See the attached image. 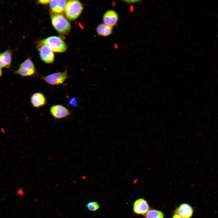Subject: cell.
Segmentation results:
<instances>
[{"label":"cell","mask_w":218,"mask_h":218,"mask_svg":"<svg viewBox=\"0 0 218 218\" xmlns=\"http://www.w3.org/2000/svg\"><path fill=\"white\" fill-rule=\"evenodd\" d=\"M177 213L183 218H190L193 213L192 208L186 203L181 204L177 210Z\"/></svg>","instance_id":"13"},{"label":"cell","mask_w":218,"mask_h":218,"mask_svg":"<svg viewBox=\"0 0 218 218\" xmlns=\"http://www.w3.org/2000/svg\"><path fill=\"white\" fill-rule=\"evenodd\" d=\"M38 48L40 58L46 63L51 64L54 60V51L47 45L41 44Z\"/></svg>","instance_id":"7"},{"label":"cell","mask_w":218,"mask_h":218,"mask_svg":"<svg viewBox=\"0 0 218 218\" xmlns=\"http://www.w3.org/2000/svg\"><path fill=\"white\" fill-rule=\"evenodd\" d=\"M96 30L98 35L106 37L111 34L112 27L104 23H102L97 26Z\"/></svg>","instance_id":"14"},{"label":"cell","mask_w":218,"mask_h":218,"mask_svg":"<svg viewBox=\"0 0 218 218\" xmlns=\"http://www.w3.org/2000/svg\"><path fill=\"white\" fill-rule=\"evenodd\" d=\"M36 71L34 64L29 58L22 63L14 73L22 77H30L35 75Z\"/></svg>","instance_id":"5"},{"label":"cell","mask_w":218,"mask_h":218,"mask_svg":"<svg viewBox=\"0 0 218 218\" xmlns=\"http://www.w3.org/2000/svg\"><path fill=\"white\" fill-rule=\"evenodd\" d=\"M83 9L82 4L78 0H72L67 1L65 9L66 16L70 20L77 19L80 15Z\"/></svg>","instance_id":"2"},{"label":"cell","mask_w":218,"mask_h":218,"mask_svg":"<svg viewBox=\"0 0 218 218\" xmlns=\"http://www.w3.org/2000/svg\"><path fill=\"white\" fill-rule=\"evenodd\" d=\"M17 193L19 196H22L24 194V192L23 189L21 188L18 190Z\"/></svg>","instance_id":"18"},{"label":"cell","mask_w":218,"mask_h":218,"mask_svg":"<svg viewBox=\"0 0 218 218\" xmlns=\"http://www.w3.org/2000/svg\"><path fill=\"white\" fill-rule=\"evenodd\" d=\"M47 99L42 92H37L33 94L30 98V102L32 106L39 108L44 106L46 104Z\"/></svg>","instance_id":"8"},{"label":"cell","mask_w":218,"mask_h":218,"mask_svg":"<svg viewBox=\"0 0 218 218\" xmlns=\"http://www.w3.org/2000/svg\"><path fill=\"white\" fill-rule=\"evenodd\" d=\"M12 58V52L7 49L0 53V68L10 69Z\"/></svg>","instance_id":"9"},{"label":"cell","mask_w":218,"mask_h":218,"mask_svg":"<svg viewBox=\"0 0 218 218\" xmlns=\"http://www.w3.org/2000/svg\"><path fill=\"white\" fill-rule=\"evenodd\" d=\"M149 209L147 202L143 199L136 200L133 205V210L135 213L138 214H143L147 212Z\"/></svg>","instance_id":"11"},{"label":"cell","mask_w":218,"mask_h":218,"mask_svg":"<svg viewBox=\"0 0 218 218\" xmlns=\"http://www.w3.org/2000/svg\"><path fill=\"white\" fill-rule=\"evenodd\" d=\"M68 78L67 71L63 72L52 73L46 76H42L41 79L49 85L55 86L63 84Z\"/></svg>","instance_id":"4"},{"label":"cell","mask_w":218,"mask_h":218,"mask_svg":"<svg viewBox=\"0 0 218 218\" xmlns=\"http://www.w3.org/2000/svg\"><path fill=\"white\" fill-rule=\"evenodd\" d=\"M86 207L88 210L94 211L97 210L99 208V205L97 202H92L87 204Z\"/></svg>","instance_id":"16"},{"label":"cell","mask_w":218,"mask_h":218,"mask_svg":"<svg viewBox=\"0 0 218 218\" xmlns=\"http://www.w3.org/2000/svg\"><path fill=\"white\" fill-rule=\"evenodd\" d=\"M146 218H164L163 213L156 210H150L147 213Z\"/></svg>","instance_id":"15"},{"label":"cell","mask_w":218,"mask_h":218,"mask_svg":"<svg viewBox=\"0 0 218 218\" xmlns=\"http://www.w3.org/2000/svg\"><path fill=\"white\" fill-rule=\"evenodd\" d=\"M118 19V14L113 10H109L106 12L103 18L104 23L111 27L116 25Z\"/></svg>","instance_id":"10"},{"label":"cell","mask_w":218,"mask_h":218,"mask_svg":"<svg viewBox=\"0 0 218 218\" xmlns=\"http://www.w3.org/2000/svg\"><path fill=\"white\" fill-rule=\"evenodd\" d=\"M52 25L59 33L62 34H67L71 29V25L67 19L60 14H53L51 17Z\"/></svg>","instance_id":"1"},{"label":"cell","mask_w":218,"mask_h":218,"mask_svg":"<svg viewBox=\"0 0 218 218\" xmlns=\"http://www.w3.org/2000/svg\"><path fill=\"white\" fill-rule=\"evenodd\" d=\"M2 69L0 68V78L1 77L2 75Z\"/></svg>","instance_id":"22"},{"label":"cell","mask_w":218,"mask_h":218,"mask_svg":"<svg viewBox=\"0 0 218 218\" xmlns=\"http://www.w3.org/2000/svg\"><path fill=\"white\" fill-rule=\"evenodd\" d=\"M217 37H218V33H217Z\"/></svg>","instance_id":"23"},{"label":"cell","mask_w":218,"mask_h":218,"mask_svg":"<svg viewBox=\"0 0 218 218\" xmlns=\"http://www.w3.org/2000/svg\"><path fill=\"white\" fill-rule=\"evenodd\" d=\"M41 44L49 47L53 51L57 52H63L65 51L67 46L62 39L58 36H51L43 39Z\"/></svg>","instance_id":"3"},{"label":"cell","mask_w":218,"mask_h":218,"mask_svg":"<svg viewBox=\"0 0 218 218\" xmlns=\"http://www.w3.org/2000/svg\"><path fill=\"white\" fill-rule=\"evenodd\" d=\"M126 2H128V3H139L140 2H141V1L140 0H131V1H126Z\"/></svg>","instance_id":"20"},{"label":"cell","mask_w":218,"mask_h":218,"mask_svg":"<svg viewBox=\"0 0 218 218\" xmlns=\"http://www.w3.org/2000/svg\"><path fill=\"white\" fill-rule=\"evenodd\" d=\"M67 2V1L64 0H50L49 6L53 12L60 14L64 11Z\"/></svg>","instance_id":"12"},{"label":"cell","mask_w":218,"mask_h":218,"mask_svg":"<svg viewBox=\"0 0 218 218\" xmlns=\"http://www.w3.org/2000/svg\"><path fill=\"white\" fill-rule=\"evenodd\" d=\"M50 0H38V2L41 4H47L48 3L50 2Z\"/></svg>","instance_id":"19"},{"label":"cell","mask_w":218,"mask_h":218,"mask_svg":"<svg viewBox=\"0 0 218 218\" xmlns=\"http://www.w3.org/2000/svg\"><path fill=\"white\" fill-rule=\"evenodd\" d=\"M68 103L71 106L74 107L76 106L77 105V102L75 97H73L72 98L69 99L68 101Z\"/></svg>","instance_id":"17"},{"label":"cell","mask_w":218,"mask_h":218,"mask_svg":"<svg viewBox=\"0 0 218 218\" xmlns=\"http://www.w3.org/2000/svg\"><path fill=\"white\" fill-rule=\"evenodd\" d=\"M172 218H183L177 213H176L173 215Z\"/></svg>","instance_id":"21"},{"label":"cell","mask_w":218,"mask_h":218,"mask_svg":"<svg viewBox=\"0 0 218 218\" xmlns=\"http://www.w3.org/2000/svg\"><path fill=\"white\" fill-rule=\"evenodd\" d=\"M49 111L53 117L57 119L66 117L71 114V112L68 109L61 104H57L51 106Z\"/></svg>","instance_id":"6"}]
</instances>
